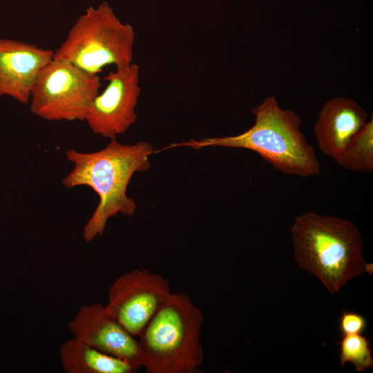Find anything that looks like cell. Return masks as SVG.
I'll return each mask as SVG.
<instances>
[{"label": "cell", "instance_id": "obj_1", "mask_svg": "<svg viewBox=\"0 0 373 373\" xmlns=\"http://www.w3.org/2000/svg\"><path fill=\"white\" fill-rule=\"evenodd\" d=\"M153 152L148 142L124 144L116 138L96 152L66 150V157L73 167L62 180L63 184L67 188L86 186L99 196V203L83 229L86 242L103 235L111 218L135 214L137 206L127 195V187L135 173L149 171Z\"/></svg>", "mask_w": 373, "mask_h": 373}, {"label": "cell", "instance_id": "obj_2", "mask_svg": "<svg viewBox=\"0 0 373 373\" xmlns=\"http://www.w3.org/2000/svg\"><path fill=\"white\" fill-rule=\"evenodd\" d=\"M291 237L298 266L316 276L332 294L364 272L372 264L363 256L358 228L350 220L309 211L296 217Z\"/></svg>", "mask_w": 373, "mask_h": 373}, {"label": "cell", "instance_id": "obj_3", "mask_svg": "<svg viewBox=\"0 0 373 373\" xmlns=\"http://www.w3.org/2000/svg\"><path fill=\"white\" fill-rule=\"evenodd\" d=\"M251 113L254 124L240 134L173 143L162 151L180 146L245 149L285 175L307 178L321 173L315 149L301 132L300 119L294 111L281 108L276 97L269 96Z\"/></svg>", "mask_w": 373, "mask_h": 373}, {"label": "cell", "instance_id": "obj_4", "mask_svg": "<svg viewBox=\"0 0 373 373\" xmlns=\"http://www.w3.org/2000/svg\"><path fill=\"white\" fill-rule=\"evenodd\" d=\"M203 314L184 292H171L137 336L147 373H195L204 361Z\"/></svg>", "mask_w": 373, "mask_h": 373}, {"label": "cell", "instance_id": "obj_5", "mask_svg": "<svg viewBox=\"0 0 373 373\" xmlns=\"http://www.w3.org/2000/svg\"><path fill=\"white\" fill-rule=\"evenodd\" d=\"M135 33L122 23L107 3L88 8L69 30L54 52L53 58L99 75L107 66L123 67L133 63Z\"/></svg>", "mask_w": 373, "mask_h": 373}, {"label": "cell", "instance_id": "obj_6", "mask_svg": "<svg viewBox=\"0 0 373 373\" xmlns=\"http://www.w3.org/2000/svg\"><path fill=\"white\" fill-rule=\"evenodd\" d=\"M101 86L99 75L52 58L34 84L28 103L30 111L48 121H84Z\"/></svg>", "mask_w": 373, "mask_h": 373}, {"label": "cell", "instance_id": "obj_7", "mask_svg": "<svg viewBox=\"0 0 373 373\" xmlns=\"http://www.w3.org/2000/svg\"><path fill=\"white\" fill-rule=\"evenodd\" d=\"M171 293L164 277L146 269H135L111 284L104 305L126 331L137 337Z\"/></svg>", "mask_w": 373, "mask_h": 373}, {"label": "cell", "instance_id": "obj_8", "mask_svg": "<svg viewBox=\"0 0 373 373\" xmlns=\"http://www.w3.org/2000/svg\"><path fill=\"white\" fill-rule=\"evenodd\" d=\"M104 79L102 93L93 99L84 121L95 134L114 139L135 123V108L141 93L140 66L134 63L115 68Z\"/></svg>", "mask_w": 373, "mask_h": 373}, {"label": "cell", "instance_id": "obj_9", "mask_svg": "<svg viewBox=\"0 0 373 373\" xmlns=\"http://www.w3.org/2000/svg\"><path fill=\"white\" fill-rule=\"evenodd\" d=\"M73 337L106 354L142 367L137 338L126 331L100 303L82 305L69 322Z\"/></svg>", "mask_w": 373, "mask_h": 373}, {"label": "cell", "instance_id": "obj_10", "mask_svg": "<svg viewBox=\"0 0 373 373\" xmlns=\"http://www.w3.org/2000/svg\"><path fill=\"white\" fill-rule=\"evenodd\" d=\"M54 52L27 42L0 39V97L28 104L41 70Z\"/></svg>", "mask_w": 373, "mask_h": 373}, {"label": "cell", "instance_id": "obj_11", "mask_svg": "<svg viewBox=\"0 0 373 373\" xmlns=\"http://www.w3.org/2000/svg\"><path fill=\"white\" fill-rule=\"evenodd\" d=\"M367 121L366 111L355 100L341 97L325 103L314 127L319 149L335 157Z\"/></svg>", "mask_w": 373, "mask_h": 373}, {"label": "cell", "instance_id": "obj_12", "mask_svg": "<svg viewBox=\"0 0 373 373\" xmlns=\"http://www.w3.org/2000/svg\"><path fill=\"white\" fill-rule=\"evenodd\" d=\"M60 362L66 373H134L139 366L102 352L73 337L59 348Z\"/></svg>", "mask_w": 373, "mask_h": 373}, {"label": "cell", "instance_id": "obj_13", "mask_svg": "<svg viewBox=\"0 0 373 373\" xmlns=\"http://www.w3.org/2000/svg\"><path fill=\"white\" fill-rule=\"evenodd\" d=\"M345 169L361 173L373 171V117L333 158Z\"/></svg>", "mask_w": 373, "mask_h": 373}, {"label": "cell", "instance_id": "obj_14", "mask_svg": "<svg viewBox=\"0 0 373 373\" xmlns=\"http://www.w3.org/2000/svg\"><path fill=\"white\" fill-rule=\"evenodd\" d=\"M340 345V365L349 362L358 372H363L373 366L370 341L361 334H343Z\"/></svg>", "mask_w": 373, "mask_h": 373}, {"label": "cell", "instance_id": "obj_15", "mask_svg": "<svg viewBox=\"0 0 373 373\" xmlns=\"http://www.w3.org/2000/svg\"><path fill=\"white\" fill-rule=\"evenodd\" d=\"M366 326V319L355 312L344 311L339 319V329L342 334H361Z\"/></svg>", "mask_w": 373, "mask_h": 373}]
</instances>
